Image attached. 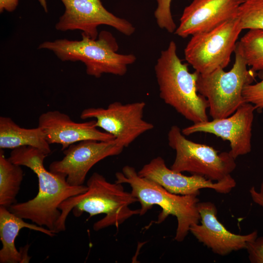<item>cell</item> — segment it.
Wrapping results in <instances>:
<instances>
[{
    "label": "cell",
    "mask_w": 263,
    "mask_h": 263,
    "mask_svg": "<svg viewBox=\"0 0 263 263\" xmlns=\"http://www.w3.org/2000/svg\"><path fill=\"white\" fill-rule=\"evenodd\" d=\"M47 155L30 146L12 150L9 159L13 163L29 168L36 174L38 191L34 198L16 203L8 209L16 215L39 226H45L56 234L61 215L60 205L67 199L85 192L88 188L84 185L71 186L65 176L47 170L43 163Z\"/></svg>",
    "instance_id": "cell-1"
},
{
    "label": "cell",
    "mask_w": 263,
    "mask_h": 263,
    "mask_svg": "<svg viewBox=\"0 0 263 263\" xmlns=\"http://www.w3.org/2000/svg\"><path fill=\"white\" fill-rule=\"evenodd\" d=\"M88 188L84 193L70 197L60 205L61 215L55 233L66 230V220L72 211L75 217L84 212L90 217L100 214H105L93 225V229L98 231L110 226L117 228L125 221L135 215L140 210L132 209L129 206L138 202L131 192L125 190L122 184L111 183L101 174L94 172L89 178Z\"/></svg>",
    "instance_id": "cell-2"
},
{
    "label": "cell",
    "mask_w": 263,
    "mask_h": 263,
    "mask_svg": "<svg viewBox=\"0 0 263 263\" xmlns=\"http://www.w3.org/2000/svg\"><path fill=\"white\" fill-rule=\"evenodd\" d=\"M154 71L160 97L166 104L193 123L208 120V102L197 90L199 73L189 72L177 54L174 41L161 52Z\"/></svg>",
    "instance_id": "cell-3"
},
{
    "label": "cell",
    "mask_w": 263,
    "mask_h": 263,
    "mask_svg": "<svg viewBox=\"0 0 263 263\" xmlns=\"http://www.w3.org/2000/svg\"><path fill=\"white\" fill-rule=\"evenodd\" d=\"M116 183L128 184L131 193L140 204V215H144L154 205L161 208L155 222H163L169 215L176 218L177 226L174 240L183 242L189 232L191 225L199 223L200 215L197 195H182L170 192L156 182L140 176L135 169L125 166L122 172L115 173Z\"/></svg>",
    "instance_id": "cell-4"
},
{
    "label": "cell",
    "mask_w": 263,
    "mask_h": 263,
    "mask_svg": "<svg viewBox=\"0 0 263 263\" xmlns=\"http://www.w3.org/2000/svg\"><path fill=\"white\" fill-rule=\"evenodd\" d=\"M81 35L79 40L65 38L46 41L38 49L52 51L62 61H81L86 66L87 74L96 78L103 74L124 75L128 66L136 61L133 54L117 53L118 43L109 32L101 31L96 39Z\"/></svg>",
    "instance_id": "cell-5"
},
{
    "label": "cell",
    "mask_w": 263,
    "mask_h": 263,
    "mask_svg": "<svg viewBox=\"0 0 263 263\" xmlns=\"http://www.w3.org/2000/svg\"><path fill=\"white\" fill-rule=\"evenodd\" d=\"M234 52L235 62L230 71L220 68L207 75H198L197 92L207 99L212 119L234 113L245 102L242 95L244 87L252 84L257 75L256 72L247 69L245 60L236 48Z\"/></svg>",
    "instance_id": "cell-6"
},
{
    "label": "cell",
    "mask_w": 263,
    "mask_h": 263,
    "mask_svg": "<svg viewBox=\"0 0 263 263\" xmlns=\"http://www.w3.org/2000/svg\"><path fill=\"white\" fill-rule=\"evenodd\" d=\"M168 139L169 145L176 152L170 167L175 171H186L219 181L230 175L236 167L235 159L229 151L219 153L211 146L189 140L176 125L170 128Z\"/></svg>",
    "instance_id": "cell-7"
},
{
    "label": "cell",
    "mask_w": 263,
    "mask_h": 263,
    "mask_svg": "<svg viewBox=\"0 0 263 263\" xmlns=\"http://www.w3.org/2000/svg\"><path fill=\"white\" fill-rule=\"evenodd\" d=\"M242 30L237 17L209 31L192 36L184 50L186 60L202 75L224 69L230 61Z\"/></svg>",
    "instance_id": "cell-8"
},
{
    "label": "cell",
    "mask_w": 263,
    "mask_h": 263,
    "mask_svg": "<svg viewBox=\"0 0 263 263\" xmlns=\"http://www.w3.org/2000/svg\"><path fill=\"white\" fill-rule=\"evenodd\" d=\"M145 107L143 101L126 104L114 102L107 108L85 109L80 117L94 119L97 128L113 136L118 145L124 149L153 129V125L143 118Z\"/></svg>",
    "instance_id": "cell-9"
},
{
    "label": "cell",
    "mask_w": 263,
    "mask_h": 263,
    "mask_svg": "<svg viewBox=\"0 0 263 263\" xmlns=\"http://www.w3.org/2000/svg\"><path fill=\"white\" fill-rule=\"evenodd\" d=\"M60 0L65 10L56 24L57 30H81V34L92 39L97 38V28L101 25L111 26L128 36L135 31L130 22L108 11L101 0Z\"/></svg>",
    "instance_id": "cell-10"
},
{
    "label": "cell",
    "mask_w": 263,
    "mask_h": 263,
    "mask_svg": "<svg viewBox=\"0 0 263 263\" xmlns=\"http://www.w3.org/2000/svg\"><path fill=\"white\" fill-rule=\"evenodd\" d=\"M123 150L115 139L109 141H82L64 150L63 158L52 162L49 170L65 176L71 186H81L94 165L106 157L120 154Z\"/></svg>",
    "instance_id": "cell-11"
},
{
    "label": "cell",
    "mask_w": 263,
    "mask_h": 263,
    "mask_svg": "<svg viewBox=\"0 0 263 263\" xmlns=\"http://www.w3.org/2000/svg\"><path fill=\"white\" fill-rule=\"evenodd\" d=\"M251 103L244 102L230 116L196 123L182 129L185 135L203 132L213 134L229 142L230 154L236 159L251 150L252 127L254 112Z\"/></svg>",
    "instance_id": "cell-12"
},
{
    "label": "cell",
    "mask_w": 263,
    "mask_h": 263,
    "mask_svg": "<svg viewBox=\"0 0 263 263\" xmlns=\"http://www.w3.org/2000/svg\"><path fill=\"white\" fill-rule=\"evenodd\" d=\"M138 174L156 182L171 193L182 195H199L202 188H210L218 193L226 194L236 186L230 175L216 182L196 174L184 175L169 169L160 156L144 165Z\"/></svg>",
    "instance_id": "cell-13"
},
{
    "label": "cell",
    "mask_w": 263,
    "mask_h": 263,
    "mask_svg": "<svg viewBox=\"0 0 263 263\" xmlns=\"http://www.w3.org/2000/svg\"><path fill=\"white\" fill-rule=\"evenodd\" d=\"M197 207L201 223L191 225L189 232L215 254L225 256L245 249L247 242L258 237L257 230L246 235L236 234L228 230L219 221L217 209L212 202H199Z\"/></svg>",
    "instance_id": "cell-14"
},
{
    "label": "cell",
    "mask_w": 263,
    "mask_h": 263,
    "mask_svg": "<svg viewBox=\"0 0 263 263\" xmlns=\"http://www.w3.org/2000/svg\"><path fill=\"white\" fill-rule=\"evenodd\" d=\"M244 0H193L186 6L174 34L185 38L209 31L236 19Z\"/></svg>",
    "instance_id": "cell-15"
},
{
    "label": "cell",
    "mask_w": 263,
    "mask_h": 263,
    "mask_svg": "<svg viewBox=\"0 0 263 263\" xmlns=\"http://www.w3.org/2000/svg\"><path fill=\"white\" fill-rule=\"evenodd\" d=\"M38 127L43 130L50 144H57L65 150L72 144L84 140L109 141L113 136L99 130L94 119L78 123L58 111H49L38 118Z\"/></svg>",
    "instance_id": "cell-16"
},
{
    "label": "cell",
    "mask_w": 263,
    "mask_h": 263,
    "mask_svg": "<svg viewBox=\"0 0 263 263\" xmlns=\"http://www.w3.org/2000/svg\"><path fill=\"white\" fill-rule=\"evenodd\" d=\"M24 219L16 215L9 209L0 206V239L2 248L0 250V263H28L31 257L28 255L29 245L19 251L15 242L19 231L27 228L53 237L55 233L50 229L36 224L25 222Z\"/></svg>",
    "instance_id": "cell-17"
},
{
    "label": "cell",
    "mask_w": 263,
    "mask_h": 263,
    "mask_svg": "<svg viewBox=\"0 0 263 263\" xmlns=\"http://www.w3.org/2000/svg\"><path fill=\"white\" fill-rule=\"evenodd\" d=\"M50 144L39 127L26 129L20 127L10 117H0V148L15 149L23 146L37 148L48 155Z\"/></svg>",
    "instance_id": "cell-18"
},
{
    "label": "cell",
    "mask_w": 263,
    "mask_h": 263,
    "mask_svg": "<svg viewBox=\"0 0 263 263\" xmlns=\"http://www.w3.org/2000/svg\"><path fill=\"white\" fill-rule=\"evenodd\" d=\"M21 166L13 163L0 151V206L9 208L16 198L23 178Z\"/></svg>",
    "instance_id": "cell-19"
},
{
    "label": "cell",
    "mask_w": 263,
    "mask_h": 263,
    "mask_svg": "<svg viewBox=\"0 0 263 263\" xmlns=\"http://www.w3.org/2000/svg\"><path fill=\"white\" fill-rule=\"evenodd\" d=\"M236 49L251 70H263V30L249 29L237 42Z\"/></svg>",
    "instance_id": "cell-20"
},
{
    "label": "cell",
    "mask_w": 263,
    "mask_h": 263,
    "mask_svg": "<svg viewBox=\"0 0 263 263\" xmlns=\"http://www.w3.org/2000/svg\"><path fill=\"white\" fill-rule=\"evenodd\" d=\"M237 17L243 30H263V0H244L239 7Z\"/></svg>",
    "instance_id": "cell-21"
},
{
    "label": "cell",
    "mask_w": 263,
    "mask_h": 263,
    "mask_svg": "<svg viewBox=\"0 0 263 263\" xmlns=\"http://www.w3.org/2000/svg\"><path fill=\"white\" fill-rule=\"evenodd\" d=\"M172 0H156L157 7L154 16L158 26L170 33H174L176 29L171 13L170 5Z\"/></svg>",
    "instance_id": "cell-22"
},
{
    "label": "cell",
    "mask_w": 263,
    "mask_h": 263,
    "mask_svg": "<svg viewBox=\"0 0 263 263\" xmlns=\"http://www.w3.org/2000/svg\"><path fill=\"white\" fill-rule=\"evenodd\" d=\"M261 81L245 86L242 95L245 102L253 105L256 110H263V70L259 71Z\"/></svg>",
    "instance_id": "cell-23"
},
{
    "label": "cell",
    "mask_w": 263,
    "mask_h": 263,
    "mask_svg": "<svg viewBox=\"0 0 263 263\" xmlns=\"http://www.w3.org/2000/svg\"><path fill=\"white\" fill-rule=\"evenodd\" d=\"M245 249L252 263H263V236L247 242Z\"/></svg>",
    "instance_id": "cell-24"
},
{
    "label": "cell",
    "mask_w": 263,
    "mask_h": 263,
    "mask_svg": "<svg viewBox=\"0 0 263 263\" xmlns=\"http://www.w3.org/2000/svg\"><path fill=\"white\" fill-rule=\"evenodd\" d=\"M44 11L47 12V6L46 0H38ZM19 0H0V12H3L4 10L8 12L14 11L19 4Z\"/></svg>",
    "instance_id": "cell-25"
},
{
    "label": "cell",
    "mask_w": 263,
    "mask_h": 263,
    "mask_svg": "<svg viewBox=\"0 0 263 263\" xmlns=\"http://www.w3.org/2000/svg\"><path fill=\"white\" fill-rule=\"evenodd\" d=\"M249 192L253 201L263 207V181L261 184L259 190H256L255 188L253 186L250 188Z\"/></svg>",
    "instance_id": "cell-26"
}]
</instances>
